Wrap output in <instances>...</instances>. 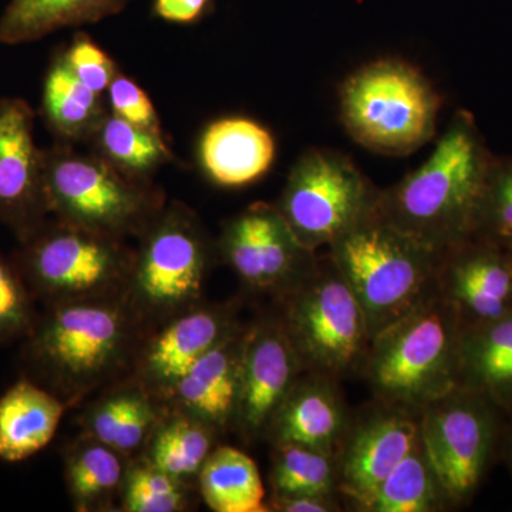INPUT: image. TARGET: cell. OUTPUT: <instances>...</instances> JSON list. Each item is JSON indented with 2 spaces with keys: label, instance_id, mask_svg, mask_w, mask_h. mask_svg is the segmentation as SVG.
I'll list each match as a JSON object with an SVG mask.
<instances>
[{
  "label": "cell",
  "instance_id": "8d00e7d4",
  "mask_svg": "<svg viewBox=\"0 0 512 512\" xmlns=\"http://www.w3.org/2000/svg\"><path fill=\"white\" fill-rule=\"evenodd\" d=\"M272 510L281 512H333L339 510L335 494L274 495Z\"/></svg>",
  "mask_w": 512,
  "mask_h": 512
},
{
  "label": "cell",
  "instance_id": "484cf974",
  "mask_svg": "<svg viewBox=\"0 0 512 512\" xmlns=\"http://www.w3.org/2000/svg\"><path fill=\"white\" fill-rule=\"evenodd\" d=\"M92 153L121 173L151 181L164 165L173 161V150L164 133L146 130L120 119L110 109L87 141Z\"/></svg>",
  "mask_w": 512,
  "mask_h": 512
},
{
  "label": "cell",
  "instance_id": "5bb4252c",
  "mask_svg": "<svg viewBox=\"0 0 512 512\" xmlns=\"http://www.w3.org/2000/svg\"><path fill=\"white\" fill-rule=\"evenodd\" d=\"M303 365L284 323L261 320L242 340L237 412L234 424L248 439L268 431Z\"/></svg>",
  "mask_w": 512,
  "mask_h": 512
},
{
  "label": "cell",
  "instance_id": "83f0119b",
  "mask_svg": "<svg viewBox=\"0 0 512 512\" xmlns=\"http://www.w3.org/2000/svg\"><path fill=\"white\" fill-rule=\"evenodd\" d=\"M451 504L421 439L359 511L434 512Z\"/></svg>",
  "mask_w": 512,
  "mask_h": 512
},
{
  "label": "cell",
  "instance_id": "603a6c76",
  "mask_svg": "<svg viewBox=\"0 0 512 512\" xmlns=\"http://www.w3.org/2000/svg\"><path fill=\"white\" fill-rule=\"evenodd\" d=\"M130 0H10L0 16V43L36 42L57 30L92 25L119 15Z\"/></svg>",
  "mask_w": 512,
  "mask_h": 512
},
{
  "label": "cell",
  "instance_id": "7402d4cb",
  "mask_svg": "<svg viewBox=\"0 0 512 512\" xmlns=\"http://www.w3.org/2000/svg\"><path fill=\"white\" fill-rule=\"evenodd\" d=\"M64 403L37 384L20 380L0 397V458L19 463L55 437Z\"/></svg>",
  "mask_w": 512,
  "mask_h": 512
},
{
  "label": "cell",
  "instance_id": "4dcf8cb0",
  "mask_svg": "<svg viewBox=\"0 0 512 512\" xmlns=\"http://www.w3.org/2000/svg\"><path fill=\"white\" fill-rule=\"evenodd\" d=\"M271 484L274 495L336 494V456L298 444L275 446Z\"/></svg>",
  "mask_w": 512,
  "mask_h": 512
},
{
  "label": "cell",
  "instance_id": "d6986e66",
  "mask_svg": "<svg viewBox=\"0 0 512 512\" xmlns=\"http://www.w3.org/2000/svg\"><path fill=\"white\" fill-rule=\"evenodd\" d=\"M276 157V143L268 128L247 117L212 121L198 141V163L212 184L241 188L264 177Z\"/></svg>",
  "mask_w": 512,
  "mask_h": 512
},
{
  "label": "cell",
  "instance_id": "30bf717a",
  "mask_svg": "<svg viewBox=\"0 0 512 512\" xmlns=\"http://www.w3.org/2000/svg\"><path fill=\"white\" fill-rule=\"evenodd\" d=\"M380 190L348 156L306 150L289 171L276 208L305 247H330L376 210Z\"/></svg>",
  "mask_w": 512,
  "mask_h": 512
},
{
  "label": "cell",
  "instance_id": "2e32d148",
  "mask_svg": "<svg viewBox=\"0 0 512 512\" xmlns=\"http://www.w3.org/2000/svg\"><path fill=\"white\" fill-rule=\"evenodd\" d=\"M234 316L229 306L197 305L167 320V325L141 352V386L148 393L168 397L178 380L201 357L238 329Z\"/></svg>",
  "mask_w": 512,
  "mask_h": 512
},
{
  "label": "cell",
  "instance_id": "d4e9b609",
  "mask_svg": "<svg viewBox=\"0 0 512 512\" xmlns=\"http://www.w3.org/2000/svg\"><path fill=\"white\" fill-rule=\"evenodd\" d=\"M158 423L153 394L141 384L109 394L86 417L87 436L120 453H136L146 447Z\"/></svg>",
  "mask_w": 512,
  "mask_h": 512
},
{
  "label": "cell",
  "instance_id": "e575fe53",
  "mask_svg": "<svg viewBox=\"0 0 512 512\" xmlns=\"http://www.w3.org/2000/svg\"><path fill=\"white\" fill-rule=\"evenodd\" d=\"M62 53L67 66L80 82L93 92L106 96L107 89L120 70L92 36L84 32L76 33Z\"/></svg>",
  "mask_w": 512,
  "mask_h": 512
},
{
  "label": "cell",
  "instance_id": "52a82bcc",
  "mask_svg": "<svg viewBox=\"0 0 512 512\" xmlns=\"http://www.w3.org/2000/svg\"><path fill=\"white\" fill-rule=\"evenodd\" d=\"M138 239L126 288L134 318L170 320L197 306L217 252L197 215L164 205Z\"/></svg>",
  "mask_w": 512,
  "mask_h": 512
},
{
  "label": "cell",
  "instance_id": "e0dca14e",
  "mask_svg": "<svg viewBox=\"0 0 512 512\" xmlns=\"http://www.w3.org/2000/svg\"><path fill=\"white\" fill-rule=\"evenodd\" d=\"M437 285L466 326L512 312V262L490 242L470 239L444 254Z\"/></svg>",
  "mask_w": 512,
  "mask_h": 512
},
{
  "label": "cell",
  "instance_id": "8992f818",
  "mask_svg": "<svg viewBox=\"0 0 512 512\" xmlns=\"http://www.w3.org/2000/svg\"><path fill=\"white\" fill-rule=\"evenodd\" d=\"M66 302L33 329L30 359L57 392L80 397L126 359L134 315L126 301Z\"/></svg>",
  "mask_w": 512,
  "mask_h": 512
},
{
  "label": "cell",
  "instance_id": "f35d334b",
  "mask_svg": "<svg viewBox=\"0 0 512 512\" xmlns=\"http://www.w3.org/2000/svg\"><path fill=\"white\" fill-rule=\"evenodd\" d=\"M501 248L504 249L505 254H507L508 258H510V261L512 262V237L508 239Z\"/></svg>",
  "mask_w": 512,
  "mask_h": 512
},
{
  "label": "cell",
  "instance_id": "f546056e",
  "mask_svg": "<svg viewBox=\"0 0 512 512\" xmlns=\"http://www.w3.org/2000/svg\"><path fill=\"white\" fill-rule=\"evenodd\" d=\"M121 454L87 436L70 448L66 481L77 510L90 511L110 503L123 488L126 468Z\"/></svg>",
  "mask_w": 512,
  "mask_h": 512
},
{
  "label": "cell",
  "instance_id": "9a60e30c",
  "mask_svg": "<svg viewBox=\"0 0 512 512\" xmlns=\"http://www.w3.org/2000/svg\"><path fill=\"white\" fill-rule=\"evenodd\" d=\"M419 440V413L387 404L349 427L336 453L339 493L360 510Z\"/></svg>",
  "mask_w": 512,
  "mask_h": 512
},
{
  "label": "cell",
  "instance_id": "7c38bea8",
  "mask_svg": "<svg viewBox=\"0 0 512 512\" xmlns=\"http://www.w3.org/2000/svg\"><path fill=\"white\" fill-rule=\"evenodd\" d=\"M217 254L255 292L285 296L311 274L316 252L299 241L275 204L255 202L225 222Z\"/></svg>",
  "mask_w": 512,
  "mask_h": 512
},
{
  "label": "cell",
  "instance_id": "ac0fdd59",
  "mask_svg": "<svg viewBox=\"0 0 512 512\" xmlns=\"http://www.w3.org/2000/svg\"><path fill=\"white\" fill-rule=\"evenodd\" d=\"M332 382L319 373L299 377L266 431L275 446L298 444L336 456L349 424Z\"/></svg>",
  "mask_w": 512,
  "mask_h": 512
},
{
  "label": "cell",
  "instance_id": "74e56055",
  "mask_svg": "<svg viewBox=\"0 0 512 512\" xmlns=\"http://www.w3.org/2000/svg\"><path fill=\"white\" fill-rule=\"evenodd\" d=\"M208 3L210 0H154L153 12L165 22L188 25L202 18Z\"/></svg>",
  "mask_w": 512,
  "mask_h": 512
},
{
  "label": "cell",
  "instance_id": "5b68a950",
  "mask_svg": "<svg viewBox=\"0 0 512 512\" xmlns=\"http://www.w3.org/2000/svg\"><path fill=\"white\" fill-rule=\"evenodd\" d=\"M340 121L349 136L386 156H407L436 134L441 97L413 64L380 59L340 86Z\"/></svg>",
  "mask_w": 512,
  "mask_h": 512
},
{
  "label": "cell",
  "instance_id": "44dd1931",
  "mask_svg": "<svg viewBox=\"0 0 512 512\" xmlns=\"http://www.w3.org/2000/svg\"><path fill=\"white\" fill-rule=\"evenodd\" d=\"M458 387L490 403L512 406V312L491 322L464 325Z\"/></svg>",
  "mask_w": 512,
  "mask_h": 512
},
{
  "label": "cell",
  "instance_id": "d6a6232c",
  "mask_svg": "<svg viewBox=\"0 0 512 512\" xmlns=\"http://www.w3.org/2000/svg\"><path fill=\"white\" fill-rule=\"evenodd\" d=\"M512 237V160L494 158L478 207L473 239L503 247Z\"/></svg>",
  "mask_w": 512,
  "mask_h": 512
},
{
  "label": "cell",
  "instance_id": "277c9868",
  "mask_svg": "<svg viewBox=\"0 0 512 512\" xmlns=\"http://www.w3.org/2000/svg\"><path fill=\"white\" fill-rule=\"evenodd\" d=\"M47 210L56 220L107 237H140L163 210L153 181L121 173L92 151L57 140L43 148Z\"/></svg>",
  "mask_w": 512,
  "mask_h": 512
},
{
  "label": "cell",
  "instance_id": "4fadbf2b",
  "mask_svg": "<svg viewBox=\"0 0 512 512\" xmlns=\"http://www.w3.org/2000/svg\"><path fill=\"white\" fill-rule=\"evenodd\" d=\"M36 114L19 97L0 99V221L20 242L49 217L43 148L35 138Z\"/></svg>",
  "mask_w": 512,
  "mask_h": 512
},
{
  "label": "cell",
  "instance_id": "1f68e13d",
  "mask_svg": "<svg viewBox=\"0 0 512 512\" xmlns=\"http://www.w3.org/2000/svg\"><path fill=\"white\" fill-rule=\"evenodd\" d=\"M121 493L123 510L130 512H177L187 504L183 481L164 473L146 458L127 468Z\"/></svg>",
  "mask_w": 512,
  "mask_h": 512
},
{
  "label": "cell",
  "instance_id": "d590c367",
  "mask_svg": "<svg viewBox=\"0 0 512 512\" xmlns=\"http://www.w3.org/2000/svg\"><path fill=\"white\" fill-rule=\"evenodd\" d=\"M107 104L111 113L120 119L146 128V130L163 133L160 117L153 101L140 84L124 73H117L106 92Z\"/></svg>",
  "mask_w": 512,
  "mask_h": 512
},
{
  "label": "cell",
  "instance_id": "836d02e7",
  "mask_svg": "<svg viewBox=\"0 0 512 512\" xmlns=\"http://www.w3.org/2000/svg\"><path fill=\"white\" fill-rule=\"evenodd\" d=\"M35 326L28 282L19 266L0 252V342L30 336Z\"/></svg>",
  "mask_w": 512,
  "mask_h": 512
},
{
  "label": "cell",
  "instance_id": "7a4b0ae2",
  "mask_svg": "<svg viewBox=\"0 0 512 512\" xmlns=\"http://www.w3.org/2000/svg\"><path fill=\"white\" fill-rule=\"evenodd\" d=\"M464 323L439 285L370 340L363 369L377 399L419 413L458 387Z\"/></svg>",
  "mask_w": 512,
  "mask_h": 512
},
{
  "label": "cell",
  "instance_id": "f1b7e54d",
  "mask_svg": "<svg viewBox=\"0 0 512 512\" xmlns=\"http://www.w3.org/2000/svg\"><path fill=\"white\" fill-rule=\"evenodd\" d=\"M215 430L202 421L181 412L173 414L151 433L146 460L180 481L200 474L212 453Z\"/></svg>",
  "mask_w": 512,
  "mask_h": 512
},
{
  "label": "cell",
  "instance_id": "4316f807",
  "mask_svg": "<svg viewBox=\"0 0 512 512\" xmlns=\"http://www.w3.org/2000/svg\"><path fill=\"white\" fill-rule=\"evenodd\" d=\"M198 484L212 511H268L258 467L238 448L224 446L212 450L198 474Z\"/></svg>",
  "mask_w": 512,
  "mask_h": 512
},
{
  "label": "cell",
  "instance_id": "cb8c5ba5",
  "mask_svg": "<svg viewBox=\"0 0 512 512\" xmlns=\"http://www.w3.org/2000/svg\"><path fill=\"white\" fill-rule=\"evenodd\" d=\"M109 111L106 96L80 82L57 52L43 82L42 113L57 140L87 144Z\"/></svg>",
  "mask_w": 512,
  "mask_h": 512
},
{
  "label": "cell",
  "instance_id": "9c48e42d",
  "mask_svg": "<svg viewBox=\"0 0 512 512\" xmlns=\"http://www.w3.org/2000/svg\"><path fill=\"white\" fill-rule=\"evenodd\" d=\"M285 299L282 323L303 369L335 379L363 365L372 340L366 315L329 256Z\"/></svg>",
  "mask_w": 512,
  "mask_h": 512
},
{
  "label": "cell",
  "instance_id": "8fae6325",
  "mask_svg": "<svg viewBox=\"0 0 512 512\" xmlns=\"http://www.w3.org/2000/svg\"><path fill=\"white\" fill-rule=\"evenodd\" d=\"M488 404L457 387L419 412L421 444L453 505L466 501L484 476L494 440Z\"/></svg>",
  "mask_w": 512,
  "mask_h": 512
},
{
  "label": "cell",
  "instance_id": "ffe728a7",
  "mask_svg": "<svg viewBox=\"0 0 512 512\" xmlns=\"http://www.w3.org/2000/svg\"><path fill=\"white\" fill-rule=\"evenodd\" d=\"M244 330L237 329L194 366L168 394L177 412L188 414L215 431L234 423Z\"/></svg>",
  "mask_w": 512,
  "mask_h": 512
},
{
  "label": "cell",
  "instance_id": "3957f363",
  "mask_svg": "<svg viewBox=\"0 0 512 512\" xmlns=\"http://www.w3.org/2000/svg\"><path fill=\"white\" fill-rule=\"evenodd\" d=\"M329 249L330 261L365 312L372 338L437 288L443 255L394 227L376 210Z\"/></svg>",
  "mask_w": 512,
  "mask_h": 512
},
{
  "label": "cell",
  "instance_id": "ba28073f",
  "mask_svg": "<svg viewBox=\"0 0 512 512\" xmlns=\"http://www.w3.org/2000/svg\"><path fill=\"white\" fill-rule=\"evenodd\" d=\"M20 244L19 268L26 282L55 305L113 299L127 288L134 252L124 239L55 218Z\"/></svg>",
  "mask_w": 512,
  "mask_h": 512
},
{
  "label": "cell",
  "instance_id": "6da1fadb",
  "mask_svg": "<svg viewBox=\"0 0 512 512\" xmlns=\"http://www.w3.org/2000/svg\"><path fill=\"white\" fill-rule=\"evenodd\" d=\"M493 160L473 114L457 111L430 157L393 187L380 190L376 211L440 255L447 254L473 239Z\"/></svg>",
  "mask_w": 512,
  "mask_h": 512
}]
</instances>
